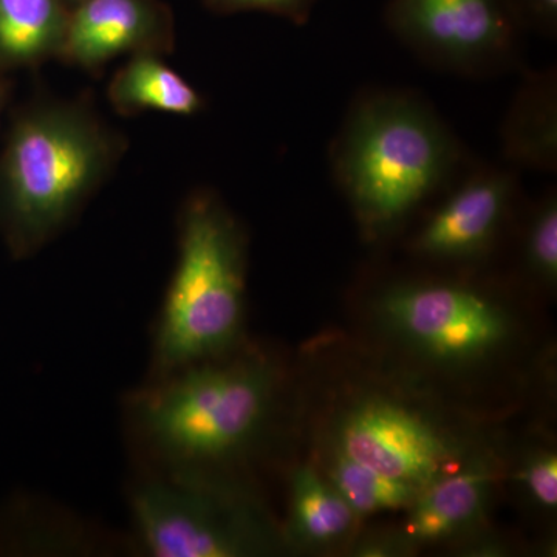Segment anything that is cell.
<instances>
[{"label":"cell","instance_id":"1","mask_svg":"<svg viewBox=\"0 0 557 557\" xmlns=\"http://www.w3.org/2000/svg\"><path fill=\"white\" fill-rule=\"evenodd\" d=\"M233 354L148 379L129 395L127 431L141 469L234 482L230 469L269 428L281 375L262 355Z\"/></svg>","mask_w":557,"mask_h":557},{"label":"cell","instance_id":"2","mask_svg":"<svg viewBox=\"0 0 557 557\" xmlns=\"http://www.w3.org/2000/svg\"><path fill=\"white\" fill-rule=\"evenodd\" d=\"M329 160L369 239L391 236L471 163L437 109L405 89L361 91L330 145Z\"/></svg>","mask_w":557,"mask_h":557},{"label":"cell","instance_id":"3","mask_svg":"<svg viewBox=\"0 0 557 557\" xmlns=\"http://www.w3.org/2000/svg\"><path fill=\"white\" fill-rule=\"evenodd\" d=\"M120 153L121 139L78 102L22 113L0 161V225L11 249L32 255L62 233Z\"/></svg>","mask_w":557,"mask_h":557},{"label":"cell","instance_id":"4","mask_svg":"<svg viewBox=\"0 0 557 557\" xmlns=\"http://www.w3.org/2000/svg\"><path fill=\"white\" fill-rule=\"evenodd\" d=\"M245 295V231L218 194L197 190L180 214L177 262L153 329L149 379L236 350Z\"/></svg>","mask_w":557,"mask_h":557},{"label":"cell","instance_id":"5","mask_svg":"<svg viewBox=\"0 0 557 557\" xmlns=\"http://www.w3.org/2000/svg\"><path fill=\"white\" fill-rule=\"evenodd\" d=\"M129 507L139 544L153 557H240L276 548L273 527L236 482L141 469Z\"/></svg>","mask_w":557,"mask_h":557},{"label":"cell","instance_id":"6","mask_svg":"<svg viewBox=\"0 0 557 557\" xmlns=\"http://www.w3.org/2000/svg\"><path fill=\"white\" fill-rule=\"evenodd\" d=\"M384 20L413 57L463 78H494L522 64L511 0H388Z\"/></svg>","mask_w":557,"mask_h":557},{"label":"cell","instance_id":"7","mask_svg":"<svg viewBox=\"0 0 557 557\" xmlns=\"http://www.w3.org/2000/svg\"><path fill=\"white\" fill-rule=\"evenodd\" d=\"M380 313L410 347L446 364L482 361L504 346L509 321L486 293L457 282H406L381 295Z\"/></svg>","mask_w":557,"mask_h":557},{"label":"cell","instance_id":"8","mask_svg":"<svg viewBox=\"0 0 557 557\" xmlns=\"http://www.w3.org/2000/svg\"><path fill=\"white\" fill-rule=\"evenodd\" d=\"M519 171L471 163L443 190L442 201L410 240L417 258L469 263L496 247L520 196Z\"/></svg>","mask_w":557,"mask_h":557},{"label":"cell","instance_id":"9","mask_svg":"<svg viewBox=\"0 0 557 557\" xmlns=\"http://www.w3.org/2000/svg\"><path fill=\"white\" fill-rule=\"evenodd\" d=\"M338 450L387 478L424 490L449 474L457 443L416 410L368 398L343 417Z\"/></svg>","mask_w":557,"mask_h":557},{"label":"cell","instance_id":"10","mask_svg":"<svg viewBox=\"0 0 557 557\" xmlns=\"http://www.w3.org/2000/svg\"><path fill=\"white\" fill-rule=\"evenodd\" d=\"M171 14L160 0H79L69 10L58 60L95 72L119 58L168 53Z\"/></svg>","mask_w":557,"mask_h":557},{"label":"cell","instance_id":"11","mask_svg":"<svg viewBox=\"0 0 557 557\" xmlns=\"http://www.w3.org/2000/svg\"><path fill=\"white\" fill-rule=\"evenodd\" d=\"M502 153L515 170H557L556 69L528 70L500 129Z\"/></svg>","mask_w":557,"mask_h":557},{"label":"cell","instance_id":"12","mask_svg":"<svg viewBox=\"0 0 557 557\" xmlns=\"http://www.w3.org/2000/svg\"><path fill=\"white\" fill-rule=\"evenodd\" d=\"M493 478L486 465H471L421 490L409 507L403 542L410 548L437 544L474 525L486 507Z\"/></svg>","mask_w":557,"mask_h":557},{"label":"cell","instance_id":"13","mask_svg":"<svg viewBox=\"0 0 557 557\" xmlns=\"http://www.w3.org/2000/svg\"><path fill=\"white\" fill-rule=\"evenodd\" d=\"M110 106L124 116L145 112L194 116L205 109V98L163 54L139 53L127 61L110 79Z\"/></svg>","mask_w":557,"mask_h":557},{"label":"cell","instance_id":"14","mask_svg":"<svg viewBox=\"0 0 557 557\" xmlns=\"http://www.w3.org/2000/svg\"><path fill=\"white\" fill-rule=\"evenodd\" d=\"M67 0H0V69L60 58Z\"/></svg>","mask_w":557,"mask_h":557},{"label":"cell","instance_id":"15","mask_svg":"<svg viewBox=\"0 0 557 557\" xmlns=\"http://www.w3.org/2000/svg\"><path fill=\"white\" fill-rule=\"evenodd\" d=\"M357 515L317 469L302 465L292 475L289 537L304 547H330L354 530Z\"/></svg>","mask_w":557,"mask_h":557},{"label":"cell","instance_id":"16","mask_svg":"<svg viewBox=\"0 0 557 557\" xmlns=\"http://www.w3.org/2000/svg\"><path fill=\"white\" fill-rule=\"evenodd\" d=\"M329 482L338 491L357 518L409 508L421 490L387 478L336 450L330 465Z\"/></svg>","mask_w":557,"mask_h":557},{"label":"cell","instance_id":"17","mask_svg":"<svg viewBox=\"0 0 557 557\" xmlns=\"http://www.w3.org/2000/svg\"><path fill=\"white\" fill-rule=\"evenodd\" d=\"M523 263L539 284L555 288L557 282V196L549 188L531 208L523 237Z\"/></svg>","mask_w":557,"mask_h":557},{"label":"cell","instance_id":"18","mask_svg":"<svg viewBox=\"0 0 557 557\" xmlns=\"http://www.w3.org/2000/svg\"><path fill=\"white\" fill-rule=\"evenodd\" d=\"M519 480L542 508L557 507V457L555 453L534 454L520 471Z\"/></svg>","mask_w":557,"mask_h":557},{"label":"cell","instance_id":"19","mask_svg":"<svg viewBox=\"0 0 557 557\" xmlns=\"http://www.w3.org/2000/svg\"><path fill=\"white\" fill-rule=\"evenodd\" d=\"M203 2L218 13L262 11V13L285 17L295 24H306L317 9L319 0H203Z\"/></svg>","mask_w":557,"mask_h":557},{"label":"cell","instance_id":"20","mask_svg":"<svg viewBox=\"0 0 557 557\" xmlns=\"http://www.w3.org/2000/svg\"><path fill=\"white\" fill-rule=\"evenodd\" d=\"M511 3L523 32L556 39L557 0H511Z\"/></svg>","mask_w":557,"mask_h":557},{"label":"cell","instance_id":"21","mask_svg":"<svg viewBox=\"0 0 557 557\" xmlns=\"http://www.w3.org/2000/svg\"><path fill=\"white\" fill-rule=\"evenodd\" d=\"M2 100H3V87L0 86V108H2Z\"/></svg>","mask_w":557,"mask_h":557},{"label":"cell","instance_id":"22","mask_svg":"<svg viewBox=\"0 0 557 557\" xmlns=\"http://www.w3.org/2000/svg\"><path fill=\"white\" fill-rule=\"evenodd\" d=\"M79 2V0H67V3L70 7L73 5V3Z\"/></svg>","mask_w":557,"mask_h":557}]
</instances>
